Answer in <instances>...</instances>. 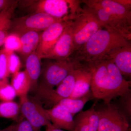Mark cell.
Instances as JSON below:
<instances>
[{
    "mask_svg": "<svg viewBox=\"0 0 131 131\" xmlns=\"http://www.w3.org/2000/svg\"><path fill=\"white\" fill-rule=\"evenodd\" d=\"M80 62L91 74L90 90L94 98L108 104L130 93V81L126 80L107 55L93 62Z\"/></svg>",
    "mask_w": 131,
    "mask_h": 131,
    "instance_id": "1",
    "label": "cell"
},
{
    "mask_svg": "<svg viewBox=\"0 0 131 131\" xmlns=\"http://www.w3.org/2000/svg\"><path fill=\"white\" fill-rule=\"evenodd\" d=\"M130 42L117 32L101 29L70 57L79 61L93 62L103 58L111 51Z\"/></svg>",
    "mask_w": 131,
    "mask_h": 131,
    "instance_id": "2",
    "label": "cell"
},
{
    "mask_svg": "<svg viewBox=\"0 0 131 131\" xmlns=\"http://www.w3.org/2000/svg\"><path fill=\"white\" fill-rule=\"evenodd\" d=\"M33 13H43L64 21L73 20L81 8V1L39 0L18 1Z\"/></svg>",
    "mask_w": 131,
    "mask_h": 131,
    "instance_id": "3",
    "label": "cell"
},
{
    "mask_svg": "<svg viewBox=\"0 0 131 131\" xmlns=\"http://www.w3.org/2000/svg\"><path fill=\"white\" fill-rule=\"evenodd\" d=\"M70 25L73 34V52L79 50L96 32L102 29L95 14L84 4L81 6Z\"/></svg>",
    "mask_w": 131,
    "mask_h": 131,
    "instance_id": "4",
    "label": "cell"
},
{
    "mask_svg": "<svg viewBox=\"0 0 131 131\" xmlns=\"http://www.w3.org/2000/svg\"><path fill=\"white\" fill-rule=\"evenodd\" d=\"M75 66V62L71 57L47 62L42 68L37 88L54 89L74 69Z\"/></svg>",
    "mask_w": 131,
    "mask_h": 131,
    "instance_id": "5",
    "label": "cell"
},
{
    "mask_svg": "<svg viewBox=\"0 0 131 131\" xmlns=\"http://www.w3.org/2000/svg\"><path fill=\"white\" fill-rule=\"evenodd\" d=\"M64 21L43 13H33L31 14L12 19L9 33L20 35L27 32H42L52 24Z\"/></svg>",
    "mask_w": 131,
    "mask_h": 131,
    "instance_id": "6",
    "label": "cell"
},
{
    "mask_svg": "<svg viewBox=\"0 0 131 131\" xmlns=\"http://www.w3.org/2000/svg\"><path fill=\"white\" fill-rule=\"evenodd\" d=\"M95 110L99 118L98 131L129 130V121L117 105L111 103L108 104L104 103Z\"/></svg>",
    "mask_w": 131,
    "mask_h": 131,
    "instance_id": "7",
    "label": "cell"
},
{
    "mask_svg": "<svg viewBox=\"0 0 131 131\" xmlns=\"http://www.w3.org/2000/svg\"><path fill=\"white\" fill-rule=\"evenodd\" d=\"M20 97V112L24 118L34 127L41 129L43 126L51 124L42 104L35 98L28 97V95Z\"/></svg>",
    "mask_w": 131,
    "mask_h": 131,
    "instance_id": "8",
    "label": "cell"
},
{
    "mask_svg": "<svg viewBox=\"0 0 131 131\" xmlns=\"http://www.w3.org/2000/svg\"><path fill=\"white\" fill-rule=\"evenodd\" d=\"M93 12L95 14L102 28L120 34L127 40H131V32L122 25L112 14L99 5L96 0L81 1Z\"/></svg>",
    "mask_w": 131,
    "mask_h": 131,
    "instance_id": "9",
    "label": "cell"
},
{
    "mask_svg": "<svg viewBox=\"0 0 131 131\" xmlns=\"http://www.w3.org/2000/svg\"><path fill=\"white\" fill-rule=\"evenodd\" d=\"M70 21H60L52 24L40 34L36 51L42 59L50 52Z\"/></svg>",
    "mask_w": 131,
    "mask_h": 131,
    "instance_id": "10",
    "label": "cell"
},
{
    "mask_svg": "<svg viewBox=\"0 0 131 131\" xmlns=\"http://www.w3.org/2000/svg\"><path fill=\"white\" fill-rule=\"evenodd\" d=\"M71 23L66 28L51 51L43 59L58 61L67 59L71 56L74 51Z\"/></svg>",
    "mask_w": 131,
    "mask_h": 131,
    "instance_id": "11",
    "label": "cell"
},
{
    "mask_svg": "<svg viewBox=\"0 0 131 131\" xmlns=\"http://www.w3.org/2000/svg\"><path fill=\"white\" fill-rule=\"evenodd\" d=\"M74 60L75 62L74 87L73 92L68 98L73 99L81 98L90 91L91 79L89 71L80 62Z\"/></svg>",
    "mask_w": 131,
    "mask_h": 131,
    "instance_id": "12",
    "label": "cell"
},
{
    "mask_svg": "<svg viewBox=\"0 0 131 131\" xmlns=\"http://www.w3.org/2000/svg\"><path fill=\"white\" fill-rule=\"evenodd\" d=\"M49 120L55 127L69 131H74V118L70 113L59 105L45 109Z\"/></svg>",
    "mask_w": 131,
    "mask_h": 131,
    "instance_id": "13",
    "label": "cell"
},
{
    "mask_svg": "<svg viewBox=\"0 0 131 131\" xmlns=\"http://www.w3.org/2000/svg\"><path fill=\"white\" fill-rule=\"evenodd\" d=\"M107 56L112 59L123 76L131 75V42L114 50Z\"/></svg>",
    "mask_w": 131,
    "mask_h": 131,
    "instance_id": "14",
    "label": "cell"
},
{
    "mask_svg": "<svg viewBox=\"0 0 131 131\" xmlns=\"http://www.w3.org/2000/svg\"><path fill=\"white\" fill-rule=\"evenodd\" d=\"M74 121V131H98L99 118L95 105L88 110L80 112Z\"/></svg>",
    "mask_w": 131,
    "mask_h": 131,
    "instance_id": "15",
    "label": "cell"
},
{
    "mask_svg": "<svg viewBox=\"0 0 131 131\" xmlns=\"http://www.w3.org/2000/svg\"><path fill=\"white\" fill-rule=\"evenodd\" d=\"M96 1L110 12L131 32V9L123 6L115 0H96Z\"/></svg>",
    "mask_w": 131,
    "mask_h": 131,
    "instance_id": "16",
    "label": "cell"
},
{
    "mask_svg": "<svg viewBox=\"0 0 131 131\" xmlns=\"http://www.w3.org/2000/svg\"><path fill=\"white\" fill-rule=\"evenodd\" d=\"M42 59L35 51L27 58L24 63L25 71L30 83L29 91L31 93H35L37 89L38 82L42 70Z\"/></svg>",
    "mask_w": 131,
    "mask_h": 131,
    "instance_id": "17",
    "label": "cell"
},
{
    "mask_svg": "<svg viewBox=\"0 0 131 131\" xmlns=\"http://www.w3.org/2000/svg\"><path fill=\"white\" fill-rule=\"evenodd\" d=\"M41 32L31 31L19 35L21 42V47L18 52L24 63L27 58L36 51Z\"/></svg>",
    "mask_w": 131,
    "mask_h": 131,
    "instance_id": "18",
    "label": "cell"
},
{
    "mask_svg": "<svg viewBox=\"0 0 131 131\" xmlns=\"http://www.w3.org/2000/svg\"><path fill=\"white\" fill-rule=\"evenodd\" d=\"M18 5V1H15L0 13V47L3 45L9 34L12 17Z\"/></svg>",
    "mask_w": 131,
    "mask_h": 131,
    "instance_id": "19",
    "label": "cell"
},
{
    "mask_svg": "<svg viewBox=\"0 0 131 131\" xmlns=\"http://www.w3.org/2000/svg\"><path fill=\"white\" fill-rule=\"evenodd\" d=\"M93 98L90 90L87 94L80 98L74 99L63 98L59 101L57 105L67 110L74 117L76 114L81 111L88 102Z\"/></svg>",
    "mask_w": 131,
    "mask_h": 131,
    "instance_id": "20",
    "label": "cell"
},
{
    "mask_svg": "<svg viewBox=\"0 0 131 131\" xmlns=\"http://www.w3.org/2000/svg\"><path fill=\"white\" fill-rule=\"evenodd\" d=\"M11 85L16 92V95H28L30 88V83L25 71H18L13 74Z\"/></svg>",
    "mask_w": 131,
    "mask_h": 131,
    "instance_id": "21",
    "label": "cell"
},
{
    "mask_svg": "<svg viewBox=\"0 0 131 131\" xmlns=\"http://www.w3.org/2000/svg\"><path fill=\"white\" fill-rule=\"evenodd\" d=\"M75 82L74 69L57 86L56 89H53L59 101L63 98H69L70 96L74 90Z\"/></svg>",
    "mask_w": 131,
    "mask_h": 131,
    "instance_id": "22",
    "label": "cell"
},
{
    "mask_svg": "<svg viewBox=\"0 0 131 131\" xmlns=\"http://www.w3.org/2000/svg\"><path fill=\"white\" fill-rule=\"evenodd\" d=\"M20 111V105L13 101L0 102V116L2 117L15 119Z\"/></svg>",
    "mask_w": 131,
    "mask_h": 131,
    "instance_id": "23",
    "label": "cell"
},
{
    "mask_svg": "<svg viewBox=\"0 0 131 131\" xmlns=\"http://www.w3.org/2000/svg\"><path fill=\"white\" fill-rule=\"evenodd\" d=\"M12 52L4 48L0 50V87L8 83V78L10 74L8 70V58Z\"/></svg>",
    "mask_w": 131,
    "mask_h": 131,
    "instance_id": "24",
    "label": "cell"
},
{
    "mask_svg": "<svg viewBox=\"0 0 131 131\" xmlns=\"http://www.w3.org/2000/svg\"><path fill=\"white\" fill-rule=\"evenodd\" d=\"M3 48L9 51L18 52L21 47L19 36L14 33H9L6 38Z\"/></svg>",
    "mask_w": 131,
    "mask_h": 131,
    "instance_id": "25",
    "label": "cell"
},
{
    "mask_svg": "<svg viewBox=\"0 0 131 131\" xmlns=\"http://www.w3.org/2000/svg\"><path fill=\"white\" fill-rule=\"evenodd\" d=\"M17 96L11 84L6 83L0 87V100L2 102L12 101Z\"/></svg>",
    "mask_w": 131,
    "mask_h": 131,
    "instance_id": "26",
    "label": "cell"
},
{
    "mask_svg": "<svg viewBox=\"0 0 131 131\" xmlns=\"http://www.w3.org/2000/svg\"><path fill=\"white\" fill-rule=\"evenodd\" d=\"M131 92L127 94L124 96H120V105L118 107L120 110L122 111L128 120V118H130L131 114Z\"/></svg>",
    "mask_w": 131,
    "mask_h": 131,
    "instance_id": "27",
    "label": "cell"
},
{
    "mask_svg": "<svg viewBox=\"0 0 131 131\" xmlns=\"http://www.w3.org/2000/svg\"><path fill=\"white\" fill-rule=\"evenodd\" d=\"M21 66L19 58L14 52H12L9 55L8 61V70L10 74L19 71Z\"/></svg>",
    "mask_w": 131,
    "mask_h": 131,
    "instance_id": "28",
    "label": "cell"
},
{
    "mask_svg": "<svg viewBox=\"0 0 131 131\" xmlns=\"http://www.w3.org/2000/svg\"><path fill=\"white\" fill-rule=\"evenodd\" d=\"M14 131H41L34 127L25 119L20 120L15 124Z\"/></svg>",
    "mask_w": 131,
    "mask_h": 131,
    "instance_id": "29",
    "label": "cell"
},
{
    "mask_svg": "<svg viewBox=\"0 0 131 131\" xmlns=\"http://www.w3.org/2000/svg\"><path fill=\"white\" fill-rule=\"evenodd\" d=\"M14 0H0V13L14 2Z\"/></svg>",
    "mask_w": 131,
    "mask_h": 131,
    "instance_id": "30",
    "label": "cell"
},
{
    "mask_svg": "<svg viewBox=\"0 0 131 131\" xmlns=\"http://www.w3.org/2000/svg\"><path fill=\"white\" fill-rule=\"evenodd\" d=\"M116 2L119 3L123 6L131 9V1L130 0H115Z\"/></svg>",
    "mask_w": 131,
    "mask_h": 131,
    "instance_id": "31",
    "label": "cell"
},
{
    "mask_svg": "<svg viewBox=\"0 0 131 131\" xmlns=\"http://www.w3.org/2000/svg\"><path fill=\"white\" fill-rule=\"evenodd\" d=\"M46 131H64L62 129H58L53 126L52 125H49L46 126Z\"/></svg>",
    "mask_w": 131,
    "mask_h": 131,
    "instance_id": "32",
    "label": "cell"
},
{
    "mask_svg": "<svg viewBox=\"0 0 131 131\" xmlns=\"http://www.w3.org/2000/svg\"><path fill=\"white\" fill-rule=\"evenodd\" d=\"M15 128V124H13L0 131H14Z\"/></svg>",
    "mask_w": 131,
    "mask_h": 131,
    "instance_id": "33",
    "label": "cell"
}]
</instances>
